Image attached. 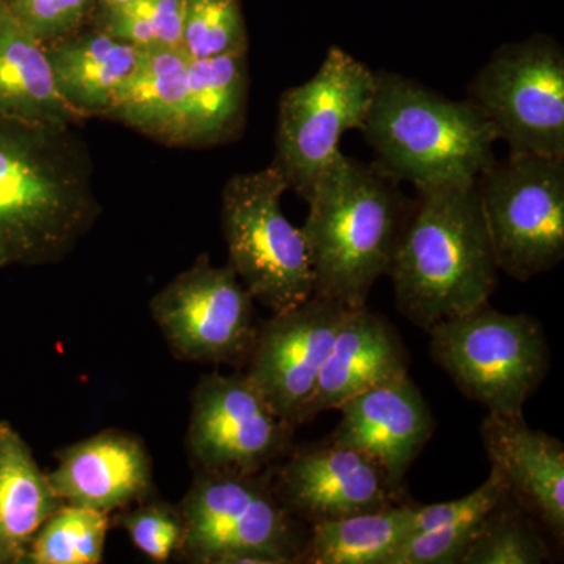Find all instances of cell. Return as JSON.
Returning a JSON list of instances; mask_svg holds the SVG:
<instances>
[{
	"label": "cell",
	"instance_id": "6da1fadb",
	"mask_svg": "<svg viewBox=\"0 0 564 564\" xmlns=\"http://www.w3.org/2000/svg\"><path fill=\"white\" fill-rule=\"evenodd\" d=\"M497 273L475 182L415 191L389 270L399 313L429 332L489 303Z\"/></svg>",
	"mask_w": 564,
	"mask_h": 564
},
{
	"label": "cell",
	"instance_id": "7a4b0ae2",
	"mask_svg": "<svg viewBox=\"0 0 564 564\" xmlns=\"http://www.w3.org/2000/svg\"><path fill=\"white\" fill-rule=\"evenodd\" d=\"M68 129L0 118V269L61 261L98 215L87 159Z\"/></svg>",
	"mask_w": 564,
	"mask_h": 564
},
{
	"label": "cell",
	"instance_id": "3957f363",
	"mask_svg": "<svg viewBox=\"0 0 564 564\" xmlns=\"http://www.w3.org/2000/svg\"><path fill=\"white\" fill-rule=\"evenodd\" d=\"M302 231L314 295L367 306L373 285L391 270L413 198L372 163L337 152L307 196Z\"/></svg>",
	"mask_w": 564,
	"mask_h": 564
},
{
	"label": "cell",
	"instance_id": "277c9868",
	"mask_svg": "<svg viewBox=\"0 0 564 564\" xmlns=\"http://www.w3.org/2000/svg\"><path fill=\"white\" fill-rule=\"evenodd\" d=\"M377 85L361 132L373 165L415 191L474 184L494 161L496 133L473 102L455 101L392 70Z\"/></svg>",
	"mask_w": 564,
	"mask_h": 564
},
{
	"label": "cell",
	"instance_id": "5b68a950",
	"mask_svg": "<svg viewBox=\"0 0 564 564\" xmlns=\"http://www.w3.org/2000/svg\"><path fill=\"white\" fill-rule=\"evenodd\" d=\"M184 519L180 556L193 564H299V521L274 491L272 473L195 470L177 505Z\"/></svg>",
	"mask_w": 564,
	"mask_h": 564
},
{
	"label": "cell",
	"instance_id": "8992f818",
	"mask_svg": "<svg viewBox=\"0 0 564 564\" xmlns=\"http://www.w3.org/2000/svg\"><path fill=\"white\" fill-rule=\"evenodd\" d=\"M432 359L464 397L491 414H521L551 367L543 325L486 303L426 332Z\"/></svg>",
	"mask_w": 564,
	"mask_h": 564
},
{
	"label": "cell",
	"instance_id": "52a82bcc",
	"mask_svg": "<svg viewBox=\"0 0 564 564\" xmlns=\"http://www.w3.org/2000/svg\"><path fill=\"white\" fill-rule=\"evenodd\" d=\"M288 181L276 166L234 174L221 193V228L229 265L272 313L292 310L314 295V274L302 228L282 212Z\"/></svg>",
	"mask_w": 564,
	"mask_h": 564
},
{
	"label": "cell",
	"instance_id": "ba28073f",
	"mask_svg": "<svg viewBox=\"0 0 564 564\" xmlns=\"http://www.w3.org/2000/svg\"><path fill=\"white\" fill-rule=\"evenodd\" d=\"M497 269L527 282L564 258V155L510 152L475 181Z\"/></svg>",
	"mask_w": 564,
	"mask_h": 564
},
{
	"label": "cell",
	"instance_id": "9c48e42d",
	"mask_svg": "<svg viewBox=\"0 0 564 564\" xmlns=\"http://www.w3.org/2000/svg\"><path fill=\"white\" fill-rule=\"evenodd\" d=\"M466 99L510 152L564 155V50L554 36L536 33L497 47Z\"/></svg>",
	"mask_w": 564,
	"mask_h": 564
},
{
	"label": "cell",
	"instance_id": "30bf717a",
	"mask_svg": "<svg viewBox=\"0 0 564 564\" xmlns=\"http://www.w3.org/2000/svg\"><path fill=\"white\" fill-rule=\"evenodd\" d=\"M375 85L373 69L332 46L310 80L282 93L273 165L302 198L307 199L323 169L340 151L345 133L361 131Z\"/></svg>",
	"mask_w": 564,
	"mask_h": 564
},
{
	"label": "cell",
	"instance_id": "8fae6325",
	"mask_svg": "<svg viewBox=\"0 0 564 564\" xmlns=\"http://www.w3.org/2000/svg\"><path fill=\"white\" fill-rule=\"evenodd\" d=\"M150 311L170 350L188 362L245 366L261 326L236 270L207 254L155 293Z\"/></svg>",
	"mask_w": 564,
	"mask_h": 564
},
{
	"label": "cell",
	"instance_id": "7c38bea8",
	"mask_svg": "<svg viewBox=\"0 0 564 564\" xmlns=\"http://www.w3.org/2000/svg\"><path fill=\"white\" fill-rule=\"evenodd\" d=\"M188 458L202 473L261 474L292 451L295 426L245 372L203 375L192 392Z\"/></svg>",
	"mask_w": 564,
	"mask_h": 564
},
{
	"label": "cell",
	"instance_id": "4fadbf2b",
	"mask_svg": "<svg viewBox=\"0 0 564 564\" xmlns=\"http://www.w3.org/2000/svg\"><path fill=\"white\" fill-rule=\"evenodd\" d=\"M347 311L343 303L313 295L259 326L245 373L295 429L310 422L315 386Z\"/></svg>",
	"mask_w": 564,
	"mask_h": 564
},
{
	"label": "cell",
	"instance_id": "5bb4252c",
	"mask_svg": "<svg viewBox=\"0 0 564 564\" xmlns=\"http://www.w3.org/2000/svg\"><path fill=\"white\" fill-rule=\"evenodd\" d=\"M270 473L281 502L310 527L403 503L377 463L332 437L293 445Z\"/></svg>",
	"mask_w": 564,
	"mask_h": 564
},
{
	"label": "cell",
	"instance_id": "9a60e30c",
	"mask_svg": "<svg viewBox=\"0 0 564 564\" xmlns=\"http://www.w3.org/2000/svg\"><path fill=\"white\" fill-rule=\"evenodd\" d=\"M334 443L361 452L395 488L434 434V415L410 375L359 393L339 408Z\"/></svg>",
	"mask_w": 564,
	"mask_h": 564
},
{
	"label": "cell",
	"instance_id": "2e32d148",
	"mask_svg": "<svg viewBox=\"0 0 564 564\" xmlns=\"http://www.w3.org/2000/svg\"><path fill=\"white\" fill-rule=\"evenodd\" d=\"M51 484L63 503L113 513L158 494L147 445L135 434L104 430L55 452Z\"/></svg>",
	"mask_w": 564,
	"mask_h": 564
},
{
	"label": "cell",
	"instance_id": "e0dca14e",
	"mask_svg": "<svg viewBox=\"0 0 564 564\" xmlns=\"http://www.w3.org/2000/svg\"><path fill=\"white\" fill-rule=\"evenodd\" d=\"M481 443L500 470L511 497L563 544L564 445L558 437L530 429L524 413L486 414Z\"/></svg>",
	"mask_w": 564,
	"mask_h": 564
},
{
	"label": "cell",
	"instance_id": "ac0fdd59",
	"mask_svg": "<svg viewBox=\"0 0 564 564\" xmlns=\"http://www.w3.org/2000/svg\"><path fill=\"white\" fill-rule=\"evenodd\" d=\"M410 375V352L399 329L369 307L348 310L323 366L310 422L325 411L339 410L352 397Z\"/></svg>",
	"mask_w": 564,
	"mask_h": 564
},
{
	"label": "cell",
	"instance_id": "d6986e66",
	"mask_svg": "<svg viewBox=\"0 0 564 564\" xmlns=\"http://www.w3.org/2000/svg\"><path fill=\"white\" fill-rule=\"evenodd\" d=\"M248 99L247 52L192 58L187 91L162 140L212 147L242 129Z\"/></svg>",
	"mask_w": 564,
	"mask_h": 564
},
{
	"label": "cell",
	"instance_id": "ffe728a7",
	"mask_svg": "<svg viewBox=\"0 0 564 564\" xmlns=\"http://www.w3.org/2000/svg\"><path fill=\"white\" fill-rule=\"evenodd\" d=\"M55 87L77 117H106L124 82L139 65L141 50L96 29L46 44Z\"/></svg>",
	"mask_w": 564,
	"mask_h": 564
},
{
	"label": "cell",
	"instance_id": "44dd1931",
	"mask_svg": "<svg viewBox=\"0 0 564 564\" xmlns=\"http://www.w3.org/2000/svg\"><path fill=\"white\" fill-rule=\"evenodd\" d=\"M0 118L69 128L79 120L55 87L46 44L0 0Z\"/></svg>",
	"mask_w": 564,
	"mask_h": 564
},
{
	"label": "cell",
	"instance_id": "7402d4cb",
	"mask_svg": "<svg viewBox=\"0 0 564 564\" xmlns=\"http://www.w3.org/2000/svg\"><path fill=\"white\" fill-rule=\"evenodd\" d=\"M63 505L31 445L0 421V564H22L35 534Z\"/></svg>",
	"mask_w": 564,
	"mask_h": 564
},
{
	"label": "cell",
	"instance_id": "603a6c76",
	"mask_svg": "<svg viewBox=\"0 0 564 564\" xmlns=\"http://www.w3.org/2000/svg\"><path fill=\"white\" fill-rule=\"evenodd\" d=\"M414 507L392 505L311 525L299 564H389L414 532Z\"/></svg>",
	"mask_w": 564,
	"mask_h": 564
},
{
	"label": "cell",
	"instance_id": "cb8c5ba5",
	"mask_svg": "<svg viewBox=\"0 0 564 564\" xmlns=\"http://www.w3.org/2000/svg\"><path fill=\"white\" fill-rule=\"evenodd\" d=\"M191 63L182 47L141 50L106 117L162 140L184 101Z\"/></svg>",
	"mask_w": 564,
	"mask_h": 564
},
{
	"label": "cell",
	"instance_id": "d4e9b609",
	"mask_svg": "<svg viewBox=\"0 0 564 564\" xmlns=\"http://www.w3.org/2000/svg\"><path fill=\"white\" fill-rule=\"evenodd\" d=\"M109 513L63 505L33 538L22 564H99L104 562Z\"/></svg>",
	"mask_w": 564,
	"mask_h": 564
},
{
	"label": "cell",
	"instance_id": "484cf974",
	"mask_svg": "<svg viewBox=\"0 0 564 564\" xmlns=\"http://www.w3.org/2000/svg\"><path fill=\"white\" fill-rule=\"evenodd\" d=\"M551 556L538 522L508 494L486 518L459 564H541Z\"/></svg>",
	"mask_w": 564,
	"mask_h": 564
},
{
	"label": "cell",
	"instance_id": "4316f807",
	"mask_svg": "<svg viewBox=\"0 0 564 564\" xmlns=\"http://www.w3.org/2000/svg\"><path fill=\"white\" fill-rule=\"evenodd\" d=\"M185 0H131L102 7L98 29L139 50L182 47Z\"/></svg>",
	"mask_w": 564,
	"mask_h": 564
},
{
	"label": "cell",
	"instance_id": "83f0119b",
	"mask_svg": "<svg viewBox=\"0 0 564 564\" xmlns=\"http://www.w3.org/2000/svg\"><path fill=\"white\" fill-rule=\"evenodd\" d=\"M182 50L191 58L248 52L242 0H185Z\"/></svg>",
	"mask_w": 564,
	"mask_h": 564
},
{
	"label": "cell",
	"instance_id": "f1b7e54d",
	"mask_svg": "<svg viewBox=\"0 0 564 564\" xmlns=\"http://www.w3.org/2000/svg\"><path fill=\"white\" fill-rule=\"evenodd\" d=\"M503 499L488 500L462 516L447 519L436 529L414 533L408 538L389 564H459V560L477 534L486 518Z\"/></svg>",
	"mask_w": 564,
	"mask_h": 564
},
{
	"label": "cell",
	"instance_id": "f546056e",
	"mask_svg": "<svg viewBox=\"0 0 564 564\" xmlns=\"http://www.w3.org/2000/svg\"><path fill=\"white\" fill-rule=\"evenodd\" d=\"M115 521L128 533L133 547L150 562L165 564L180 556L184 519L177 505L166 502L158 494L120 511Z\"/></svg>",
	"mask_w": 564,
	"mask_h": 564
},
{
	"label": "cell",
	"instance_id": "4dcf8cb0",
	"mask_svg": "<svg viewBox=\"0 0 564 564\" xmlns=\"http://www.w3.org/2000/svg\"><path fill=\"white\" fill-rule=\"evenodd\" d=\"M95 0H9L11 11L44 44L79 32Z\"/></svg>",
	"mask_w": 564,
	"mask_h": 564
},
{
	"label": "cell",
	"instance_id": "1f68e13d",
	"mask_svg": "<svg viewBox=\"0 0 564 564\" xmlns=\"http://www.w3.org/2000/svg\"><path fill=\"white\" fill-rule=\"evenodd\" d=\"M102 7H117L122 6V3L131 2V0H99Z\"/></svg>",
	"mask_w": 564,
	"mask_h": 564
},
{
	"label": "cell",
	"instance_id": "d6a6232c",
	"mask_svg": "<svg viewBox=\"0 0 564 564\" xmlns=\"http://www.w3.org/2000/svg\"><path fill=\"white\" fill-rule=\"evenodd\" d=\"M6 2H9V0H6Z\"/></svg>",
	"mask_w": 564,
	"mask_h": 564
}]
</instances>
